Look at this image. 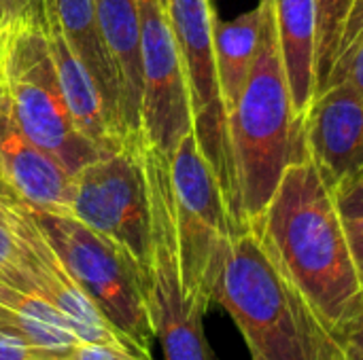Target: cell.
Listing matches in <instances>:
<instances>
[{
    "mask_svg": "<svg viewBox=\"0 0 363 360\" xmlns=\"http://www.w3.org/2000/svg\"><path fill=\"white\" fill-rule=\"evenodd\" d=\"M363 32V0H355L351 13H349V19L345 23V30H342V38H340V47H338V55L359 36ZM336 55V59H338ZM336 64V62H334Z\"/></svg>",
    "mask_w": 363,
    "mask_h": 360,
    "instance_id": "d4e9b609",
    "label": "cell"
},
{
    "mask_svg": "<svg viewBox=\"0 0 363 360\" xmlns=\"http://www.w3.org/2000/svg\"><path fill=\"white\" fill-rule=\"evenodd\" d=\"M0 76L23 132L70 174L100 155L79 134L68 112L43 28V11H21L4 19Z\"/></svg>",
    "mask_w": 363,
    "mask_h": 360,
    "instance_id": "277c9868",
    "label": "cell"
},
{
    "mask_svg": "<svg viewBox=\"0 0 363 360\" xmlns=\"http://www.w3.org/2000/svg\"><path fill=\"white\" fill-rule=\"evenodd\" d=\"M19 265V255H17V246L15 240L6 227V221L0 212V274H4L11 267Z\"/></svg>",
    "mask_w": 363,
    "mask_h": 360,
    "instance_id": "cb8c5ba5",
    "label": "cell"
},
{
    "mask_svg": "<svg viewBox=\"0 0 363 360\" xmlns=\"http://www.w3.org/2000/svg\"><path fill=\"white\" fill-rule=\"evenodd\" d=\"M30 212L111 327L123 337L132 352L153 360L151 344L155 335L143 297V276L136 263L111 240L70 212L36 208H30Z\"/></svg>",
    "mask_w": 363,
    "mask_h": 360,
    "instance_id": "5b68a950",
    "label": "cell"
},
{
    "mask_svg": "<svg viewBox=\"0 0 363 360\" xmlns=\"http://www.w3.org/2000/svg\"><path fill=\"white\" fill-rule=\"evenodd\" d=\"M4 17H6V8H4V0H0V28L4 23Z\"/></svg>",
    "mask_w": 363,
    "mask_h": 360,
    "instance_id": "f1b7e54d",
    "label": "cell"
},
{
    "mask_svg": "<svg viewBox=\"0 0 363 360\" xmlns=\"http://www.w3.org/2000/svg\"><path fill=\"white\" fill-rule=\"evenodd\" d=\"M68 212L121 248L145 280L153 227L140 140L100 153L79 168L72 174Z\"/></svg>",
    "mask_w": 363,
    "mask_h": 360,
    "instance_id": "ba28073f",
    "label": "cell"
},
{
    "mask_svg": "<svg viewBox=\"0 0 363 360\" xmlns=\"http://www.w3.org/2000/svg\"><path fill=\"white\" fill-rule=\"evenodd\" d=\"M57 21L64 30V36L72 51L81 57V62L87 66L91 76L96 79L102 98L108 108V117L113 121L115 132L119 134L121 142V91L117 72L113 68V62L108 57V51L104 47L98 13H96V0H49Z\"/></svg>",
    "mask_w": 363,
    "mask_h": 360,
    "instance_id": "e0dca14e",
    "label": "cell"
},
{
    "mask_svg": "<svg viewBox=\"0 0 363 360\" xmlns=\"http://www.w3.org/2000/svg\"><path fill=\"white\" fill-rule=\"evenodd\" d=\"M143 23L140 138L170 157L194 132L185 70L164 0H138Z\"/></svg>",
    "mask_w": 363,
    "mask_h": 360,
    "instance_id": "8fae6325",
    "label": "cell"
},
{
    "mask_svg": "<svg viewBox=\"0 0 363 360\" xmlns=\"http://www.w3.org/2000/svg\"><path fill=\"white\" fill-rule=\"evenodd\" d=\"M4 8L6 17H13L21 11H43V0H4Z\"/></svg>",
    "mask_w": 363,
    "mask_h": 360,
    "instance_id": "83f0119b",
    "label": "cell"
},
{
    "mask_svg": "<svg viewBox=\"0 0 363 360\" xmlns=\"http://www.w3.org/2000/svg\"><path fill=\"white\" fill-rule=\"evenodd\" d=\"M251 360H257V359H251Z\"/></svg>",
    "mask_w": 363,
    "mask_h": 360,
    "instance_id": "f546056e",
    "label": "cell"
},
{
    "mask_svg": "<svg viewBox=\"0 0 363 360\" xmlns=\"http://www.w3.org/2000/svg\"><path fill=\"white\" fill-rule=\"evenodd\" d=\"M0 185L36 210L68 212L72 174L43 151L17 121L0 76Z\"/></svg>",
    "mask_w": 363,
    "mask_h": 360,
    "instance_id": "4fadbf2b",
    "label": "cell"
},
{
    "mask_svg": "<svg viewBox=\"0 0 363 360\" xmlns=\"http://www.w3.org/2000/svg\"><path fill=\"white\" fill-rule=\"evenodd\" d=\"M168 19L179 45L189 108L194 121V136L200 153L213 168L230 212L240 227L249 231L242 208H240V189L232 155L228 110L221 93L215 47H213V2L211 0H164Z\"/></svg>",
    "mask_w": 363,
    "mask_h": 360,
    "instance_id": "9c48e42d",
    "label": "cell"
},
{
    "mask_svg": "<svg viewBox=\"0 0 363 360\" xmlns=\"http://www.w3.org/2000/svg\"><path fill=\"white\" fill-rule=\"evenodd\" d=\"M249 231L338 335L362 325L363 286L347 225L308 157L285 170Z\"/></svg>",
    "mask_w": 363,
    "mask_h": 360,
    "instance_id": "6da1fadb",
    "label": "cell"
},
{
    "mask_svg": "<svg viewBox=\"0 0 363 360\" xmlns=\"http://www.w3.org/2000/svg\"><path fill=\"white\" fill-rule=\"evenodd\" d=\"M345 223H363V174L334 193Z\"/></svg>",
    "mask_w": 363,
    "mask_h": 360,
    "instance_id": "7402d4cb",
    "label": "cell"
},
{
    "mask_svg": "<svg viewBox=\"0 0 363 360\" xmlns=\"http://www.w3.org/2000/svg\"><path fill=\"white\" fill-rule=\"evenodd\" d=\"M294 108L304 117L317 93V8L315 0H270Z\"/></svg>",
    "mask_w": 363,
    "mask_h": 360,
    "instance_id": "2e32d148",
    "label": "cell"
},
{
    "mask_svg": "<svg viewBox=\"0 0 363 360\" xmlns=\"http://www.w3.org/2000/svg\"><path fill=\"white\" fill-rule=\"evenodd\" d=\"M355 0H315L317 8V93L328 85L340 38ZM315 93V95H317Z\"/></svg>",
    "mask_w": 363,
    "mask_h": 360,
    "instance_id": "d6986e66",
    "label": "cell"
},
{
    "mask_svg": "<svg viewBox=\"0 0 363 360\" xmlns=\"http://www.w3.org/2000/svg\"><path fill=\"white\" fill-rule=\"evenodd\" d=\"M66 352L30 346L17 337L0 333V360H66Z\"/></svg>",
    "mask_w": 363,
    "mask_h": 360,
    "instance_id": "44dd1931",
    "label": "cell"
},
{
    "mask_svg": "<svg viewBox=\"0 0 363 360\" xmlns=\"http://www.w3.org/2000/svg\"><path fill=\"white\" fill-rule=\"evenodd\" d=\"M168 172L183 280L189 295L208 310L225 255L234 238L245 231L236 225L194 132L168 157Z\"/></svg>",
    "mask_w": 363,
    "mask_h": 360,
    "instance_id": "52a82bcc",
    "label": "cell"
},
{
    "mask_svg": "<svg viewBox=\"0 0 363 360\" xmlns=\"http://www.w3.org/2000/svg\"><path fill=\"white\" fill-rule=\"evenodd\" d=\"M104 47L121 91V132L125 142L140 138L143 95V23L138 0H96Z\"/></svg>",
    "mask_w": 363,
    "mask_h": 360,
    "instance_id": "9a60e30c",
    "label": "cell"
},
{
    "mask_svg": "<svg viewBox=\"0 0 363 360\" xmlns=\"http://www.w3.org/2000/svg\"><path fill=\"white\" fill-rule=\"evenodd\" d=\"M211 2H213V0H211Z\"/></svg>",
    "mask_w": 363,
    "mask_h": 360,
    "instance_id": "4dcf8cb0",
    "label": "cell"
},
{
    "mask_svg": "<svg viewBox=\"0 0 363 360\" xmlns=\"http://www.w3.org/2000/svg\"><path fill=\"white\" fill-rule=\"evenodd\" d=\"M345 360H363V323L342 335Z\"/></svg>",
    "mask_w": 363,
    "mask_h": 360,
    "instance_id": "484cf974",
    "label": "cell"
},
{
    "mask_svg": "<svg viewBox=\"0 0 363 360\" xmlns=\"http://www.w3.org/2000/svg\"><path fill=\"white\" fill-rule=\"evenodd\" d=\"M232 155L247 227L266 210L285 170L308 157L279 51L268 0L257 59L228 115Z\"/></svg>",
    "mask_w": 363,
    "mask_h": 360,
    "instance_id": "3957f363",
    "label": "cell"
},
{
    "mask_svg": "<svg viewBox=\"0 0 363 360\" xmlns=\"http://www.w3.org/2000/svg\"><path fill=\"white\" fill-rule=\"evenodd\" d=\"M268 0H259L247 13L223 21L213 17V47L225 110L234 108L257 59Z\"/></svg>",
    "mask_w": 363,
    "mask_h": 360,
    "instance_id": "ac0fdd59",
    "label": "cell"
},
{
    "mask_svg": "<svg viewBox=\"0 0 363 360\" xmlns=\"http://www.w3.org/2000/svg\"><path fill=\"white\" fill-rule=\"evenodd\" d=\"M345 225H347L349 242L355 255V263H357V272H359L363 286V223H345Z\"/></svg>",
    "mask_w": 363,
    "mask_h": 360,
    "instance_id": "4316f807",
    "label": "cell"
},
{
    "mask_svg": "<svg viewBox=\"0 0 363 360\" xmlns=\"http://www.w3.org/2000/svg\"><path fill=\"white\" fill-rule=\"evenodd\" d=\"M0 212L15 240L19 265L0 274V280L51 303L81 342L113 346L132 352L96 303L79 286L57 250L36 225L30 208L0 185ZM136 354V352H132Z\"/></svg>",
    "mask_w": 363,
    "mask_h": 360,
    "instance_id": "30bf717a",
    "label": "cell"
},
{
    "mask_svg": "<svg viewBox=\"0 0 363 360\" xmlns=\"http://www.w3.org/2000/svg\"><path fill=\"white\" fill-rule=\"evenodd\" d=\"M66 360H149L132 354L128 350H119L113 346H102V344H89V342H81L79 346H74L72 350L66 352Z\"/></svg>",
    "mask_w": 363,
    "mask_h": 360,
    "instance_id": "603a6c76",
    "label": "cell"
},
{
    "mask_svg": "<svg viewBox=\"0 0 363 360\" xmlns=\"http://www.w3.org/2000/svg\"><path fill=\"white\" fill-rule=\"evenodd\" d=\"M213 301L232 316L251 359L345 360L342 335L291 282L253 231L234 238Z\"/></svg>",
    "mask_w": 363,
    "mask_h": 360,
    "instance_id": "7a4b0ae2",
    "label": "cell"
},
{
    "mask_svg": "<svg viewBox=\"0 0 363 360\" xmlns=\"http://www.w3.org/2000/svg\"><path fill=\"white\" fill-rule=\"evenodd\" d=\"M43 28L49 40L51 55L55 59L57 79H60V87H62L68 112L79 134L87 142H91L100 153L123 146L119 134L113 127L106 102L102 98V91L96 79L91 76L87 66L68 45L64 30L49 0H43Z\"/></svg>",
    "mask_w": 363,
    "mask_h": 360,
    "instance_id": "5bb4252c",
    "label": "cell"
},
{
    "mask_svg": "<svg viewBox=\"0 0 363 360\" xmlns=\"http://www.w3.org/2000/svg\"><path fill=\"white\" fill-rule=\"evenodd\" d=\"M336 83H349L363 100V32L338 55L325 89Z\"/></svg>",
    "mask_w": 363,
    "mask_h": 360,
    "instance_id": "ffe728a7",
    "label": "cell"
},
{
    "mask_svg": "<svg viewBox=\"0 0 363 360\" xmlns=\"http://www.w3.org/2000/svg\"><path fill=\"white\" fill-rule=\"evenodd\" d=\"M140 155L149 185L153 248L143 297L153 335L162 346L164 360H213L206 335V308L198 303L183 280L179 242L174 229L168 157L140 140Z\"/></svg>",
    "mask_w": 363,
    "mask_h": 360,
    "instance_id": "8992f818",
    "label": "cell"
},
{
    "mask_svg": "<svg viewBox=\"0 0 363 360\" xmlns=\"http://www.w3.org/2000/svg\"><path fill=\"white\" fill-rule=\"evenodd\" d=\"M306 155L332 193L363 174V100L349 83L315 95L302 117Z\"/></svg>",
    "mask_w": 363,
    "mask_h": 360,
    "instance_id": "7c38bea8",
    "label": "cell"
}]
</instances>
